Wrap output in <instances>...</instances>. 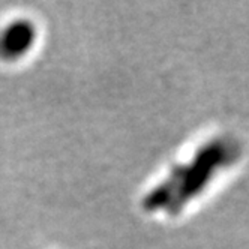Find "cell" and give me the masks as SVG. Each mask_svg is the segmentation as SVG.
Returning <instances> with one entry per match:
<instances>
[{
  "label": "cell",
  "mask_w": 249,
  "mask_h": 249,
  "mask_svg": "<svg viewBox=\"0 0 249 249\" xmlns=\"http://www.w3.org/2000/svg\"><path fill=\"white\" fill-rule=\"evenodd\" d=\"M239 156V146L228 138H216L204 144L186 164L173 168L167 179L152 189L143 201L149 212L164 210L170 215L179 213L212 182L219 170Z\"/></svg>",
  "instance_id": "1"
},
{
  "label": "cell",
  "mask_w": 249,
  "mask_h": 249,
  "mask_svg": "<svg viewBox=\"0 0 249 249\" xmlns=\"http://www.w3.org/2000/svg\"><path fill=\"white\" fill-rule=\"evenodd\" d=\"M36 29L29 20H15L0 32V59L17 60L33 48Z\"/></svg>",
  "instance_id": "2"
}]
</instances>
